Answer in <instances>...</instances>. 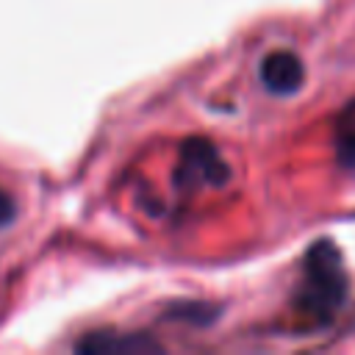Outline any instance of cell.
<instances>
[{"mask_svg": "<svg viewBox=\"0 0 355 355\" xmlns=\"http://www.w3.org/2000/svg\"><path fill=\"white\" fill-rule=\"evenodd\" d=\"M336 155L347 172H355V108H347L336 130Z\"/></svg>", "mask_w": 355, "mask_h": 355, "instance_id": "obj_6", "label": "cell"}, {"mask_svg": "<svg viewBox=\"0 0 355 355\" xmlns=\"http://www.w3.org/2000/svg\"><path fill=\"white\" fill-rule=\"evenodd\" d=\"M222 313L219 305H211V302H197V300H180V302H169L164 316L166 319H180V322H191V324H211L216 322Z\"/></svg>", "mask_w": 355, "mask_h": 355, "instance_id": "obj_5", "label": "cell"}, {"mask_svg": "<svg viewBox=\"0 0 355 355\" xmlns=\"http://www.w3.org/2000/svg\"><path fill=\"white\" fill-rule=\"evenodd\" d=\"M11 216H14V205H11V200L0 191V227H3V225H8V222H11Z\"/></svg>", "mask_w": 355, "mask_h": 355, "instance_id": "obj_7", "label": "cell"}, {"mask_svg": "<svg viewBox=\"0 0 355 355\" xmlns=\"http://www.w3.org/2000/svg\"><path fill=\"white\" fill-rule=\"evenodd\" d=\"M227 178H230V166L225 164L214 141L202 136L183 139L175 169V186L180 191H191L200 186H225Z\"/></svg>", "mask_w": 355, "mask_h": 355, "instance_id": "obj_2", "label": "cell"}, {"mask_svg": "<svg viewBox=\"0 0 355 355\" xmlns=\"http://www.w3.org/2000/svg\"><path fill=\"white\" fill-rule=\"evenodd\" d=\"M161 344L150 338L147 333H114V330H94L86 333L78 344L75 352L86 355H111V352H158Z\"/></svg>", "mask_w": 355, "mask_h": 355, "instance_id": "obj_4", "label": "cell"}, {"mask_svg": "<svg viewBox=\"0 0 355 355\" xmlns=\"http://www.w3.org/2000/svg\"><path fill=\"white\" fill-rule=\"evenodd\" d=\"M347 288L349 277L344 272L338 247L330 239H319L302 255V277L294 294V313L316 327H324L341 311Z\"/></svg>", "mask_w": 355, "mask_h": 355, "instance_id": "obj_1", "label": "cell"}, {"mask_svg": "<svg viewBox=\"0 0 355 355\" xmlns=\"http://www.w3.org/2000/svg\"><path fill=\"white\" fill-rule=\"evenodd\" d=\"M258 78H261L266 92L288 97V94L300 92V86L305 83V67H302L297 53H291V50H272V53H266L261 58Z\"/></svg>", "mask_w": 355, "mask_h": 355, "instance_id": "obj_3", "label": "cell"}]
</instances>
